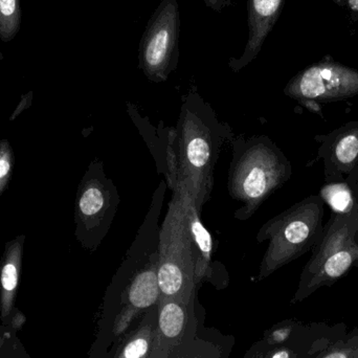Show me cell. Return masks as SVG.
Masks as SVG:
<instances>
[{
    "instance_id": "6",
    "label": "cell",
    "mask_w": 358,
    "mask_h": 358,
    "mask_svg": "<svg viewBox=\"0 0 358 358\" xmlns=\"http://www.w3.org/2000/svg\"><path fill=\"white\" fill-rule=\"evenodd\" d=\"M159 241L149 250L145 262L141 265L127 288V302L115 320L113 334L121 336L134 319L146 309L159 304L161 298L157 267H159Z\"/></svg>"
},
{
    "instance_id": "17",
    "label": "cell",
    "mask_w": 358,
    "mask_h": 358,
    "mask_svg": "<svg viewBox=\"0 0 358 358\" xmlns=\"http://www.w3.org/2000/svg\"><path fill=\"white\" fill-rule=\"evenodd\" d=\"M12 169V162L8 151L0 150V185L8 178Z\"/></svg>"
},
{
    "instance_id": "18",
    "label": "cell",
    "mask_w": 358,
    "mask_h": 358,
    "mask_svg": "<svg viewBox=\"0 0 358 358\" xmlns=\"http://www.w3.org/2000/svg\"><path fill=\"white\" fill-rule=\"evenodd\" d=\"M231 0H204L206 8L215 10V12H221L225 8L231 4Z\"/></svg>"
},
{
    "instance_id": "16",
    "label": "cell",
    "mask_w": 358,
    "mask_h": 358,
    "mask_svg": "<svg viewBox=\"0 0 358 358\" xmlns=\"http://www.w3.org/2000/svg\"><path fill=\"white\" fill-rule=\"evenodd\" d=\"M327 196L332 208L338 212H344L350 206V193L344 187H341V185L334 187V189L328 192Z\"/></svg>"
},
{
    "instance_id": "9",
    "label": "cell",
    "mask_w": 358,
    "mask_h": 358,
    "mask_svg": "<svg viewBox=\"0 0 358 358\" xmlns=\"http://www.w3.org/2000/svg\"><path fill=\"white\" fill-rule=\"evenodd\" d=\"M174 189H178L182 198L183 204H185L187 227H189L192 245H193L196 258V281H197V284H199L200 282L204 281L208 278L213 277L214 239L202 223L201 218H200L201 214L196 208L193 196L182 185H176Z\"/></svg>"
},
{
    "instance_id": "15",
    "label": "cell",
    "mask_w": 358,
    "mask_h": 358,
    "mask_svg": "<svg viewBox=\"0 0 358 358\" xmlns=\"http://www.w3.org/2000/svg\"><path fill=\"white\" fill-rule=\"evenodd\" d=\"M336 155L341 163H352L358 155L357 136H348L341 140L336 146Z\"/></svg>"
},
{
    "instance_id": "3",
    "label": "cell",
    "mask_w": 358,
    "mask_h": 358,
    "mask_svg": "<svg viewBox=\"0 0 358 358\" xmlns=\"http://www.w3.org/2000/svg\"><path fill=\"white\" fill-rule=\"evenodd\" d=\"M159 279L161 298L185 305L193 302L196 258L187 227L185 204L178 189L172 191L168 212L159 231Z\"/></svg>"
},
{
    "instance_id": "2",
    "label": "cell",
    "mask_w": 358,
    "mask_h": 358,
    "mask_svg": "<svg viewBox=\"0 0 358 358\" xmlns=\"http://www.w3.org/2000/svg\"><path fill=\"white\" fill-rule=\"evenodd\" d=\"M231 148L227 189L231 199L241 204L234 216L246 221L288 178L289 167L267 136L234 138Z\"/></svg>"
},
{
    "instance_id": "10",
    "label": "cell",
    "mask_w": 358,
    "mask_h": 358,
    "mask_svg": "<svg viewBox=\"0 0 358 358\" xmlns=\"http://www.w3.org/2000/svg\"><path fill=\"white\" fill-rule=\"evenodd\" d=\"M21 250H10L0 267V320L2 327L10 328L12 322L19 315L15 308L19 275H20Z\"/></svg>"
},
{
    "instance_id": "8",
    "label": "cell",
    "mask_w": 358,
    "mask_h": 358,
    "mask_svg": "<svg viewBox=\"0 0 358 358\" xmlns=\"http://www.w3.org/2000/svg\"><path fill=\"white\" fill-rule=\"evenodd\" d=\"M246 1H248V39L243 54L239 58H231L229 60V66L234 73H239L256 58L282 3V0H246Z\"/></svg>"
},
{
    "instance_id": "7",
    "label": "cell",
    "mask_w": 358,
    "mask_h": 358,
    "mask_svg": "<svg viewBox=\"0 0 358 358\" xmlns=\"http://www.w3.org/2000/svg\"><path fill=\"white\" fill-rule=\"evenodd\" d=\"M189 305L172 299L159 298L157 327L149 358H171L182 344L189 321Z\"/></svg>"
},
{
    "instance_id": "1",
    "label": "cell",
    "mask_w": 358,
    "mask_h": 358,
    "mask_svg": "<svg viewBox=\"0 0 358 358\" xmlns=\"http://www.w3.org/2000/svg\"><path fill=\"white\" fill-rule=\"evenodd\" d=\"M176 131V185L189 192L201 214L212 195L221 149L227 141L231 143L233 132L197 92H189L183 99Z\"/></svg>"
},
{
    "instance_id": "5",
    "label": "cell",
    "mask_w": 358,
    "mask_h": 358,
    "mask_svg": "<svg viewBox=\"0 0 358 358\" xmlns=\"http://www.w3.org/2000/svg\"><path fill=\"white\" fill-rule=\"evenodd\" d=\"M178 0H162L147 23L138 46V69L147 79L163 83L179 63Z\"/></svg>"
},
{
    "instance_id": "11",
    "label": "cell",
    "mask_w": 358,
    "mask_h": 358,
    "mask_svg": "<svg viewBox=\"0 0 358 358\" xmlns=\"http://www.w3.org/2000/svg\"><path fill=\"white\" fill-rule=\"evenodd\" d=\"M157 323V309H149L138 328L130 332L113 358H149Z\"/></svg>"
},
{
    "instance_id": "4",
    "label": "cell",
    "mask_w": 358,
    "mask_h": 358,
    "mask_svg": "<svg viewBox=\"0 0 358 358\" xmlns=\"http://www.w3.org/2000/svg\"><path fill=\"white\" fill-rule=\"evenodd\" d=\"M121 198L113 181L107 178L101 162H94L86 172L76 206L77 234L85 248L96 250L106 237Z\"/></svg>"
},
{
    "instance_id": "12",
    "label": "cell",
    "mask_w": 358,
    "mask_h": 358,
    "mask_svg": "<svg viewBox=\"0 0 358 358\" xmlns=\"http://www.w3.org/2000/svg\"><path fill=\"white\" fill-rule=\"evenodd\" d=\"M21 27L20 0H0V39L10 42Z\"/></svg>"
},
{
    "instance_id": "14",
    "label": "cell",
    "mask_w": 358,
    "mask_h": 358,
    "mask_svg": "<svg viewBox=\"0 0 358 358\" xmlns=\"http://www.w3.org/2000/svg\"><path fill=\"white\" fill-rule=\"evenodd\" d=\"M303 325L304 324L301 323V322L289 320V321L284 322V323L275 326L265 336V345L268 346L269 349L285 345L296 336V332L301 329Z\"/></svg>"
},
{
    "instance_id": "13",
    "label": "cell",
    "mask_w": 358,
    "mask_h": 358,
    "mask_svg": "<svg viewBox=\"0 0 358 358\" xmlns=\"http://www.w3.org/2000/svg\"><path fill=\"white\" fill-rule=\"evenodd\" d=\"M317 358H358V327L347 332Z\"/></svg>"
}]
</instances>
